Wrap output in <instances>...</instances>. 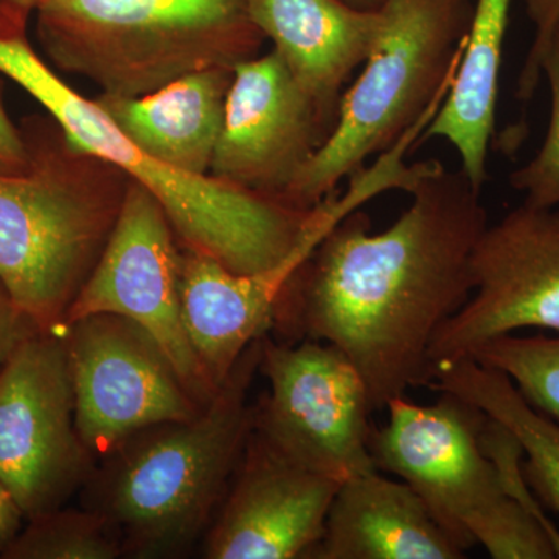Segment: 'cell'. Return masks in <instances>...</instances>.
<instances>
[{"label": "cell", "mask_w": 559, "mask_h": 559, "mask_svg": "<svg viewBox=\"0 0 559 559\" xmlns=\"http://www.w3.org/2000/svg\"><path fill=\"white\" fill-rule=\"evenodd\" d=\"M261 337L198 417L135 433L92 474L90 509L110 522L124 557L179 558L204 538L252 436Z\"/></svg>", "instance_id": "obj_2"}, {"label": "cell", "mask_w": 559, "mask_h": 559, "mask_svg": "<svg viewBox=\"0 0 559 559\" xmlns=\"http://www.w3.org/2000/svg\"><path fill=\"white\" fill-rule=\"evenodd\" d=\"M521 330L559 333V209L522 204L481 231L473 293L430 345V371Z\"/></svg>", "instance_id": "obj_12"}, {"label": "cell", "mask_w": 559, "mask_h": 559, "mask_svg": "<svg viewBox=\"0 0 559 559\" xmlns=\"http://www.w3.org/2000/svg\"><path fill=\"white\" fill-rule=\"evenodd\" d=\"M308 558L459 559L465 551L406 481L377 469L342 481L323 538Z\"/></svg>", "instance_id": "obj_17"}, {"label": "cell", "mask_w": 559, "mask_h": 559, "mask_svg": "<svg viewBox=\"0 0 559 559\" xmlns=\"http://www.w3.org/2000/svg\"><path fill=\"white\" fill-rule=\"evenodd\" d=\"M40 331L0 280V370L33 334Z\"/></svg>", "instance_id": "obj_25"}, {"label": "cell", "mask_w": 559, "mask_h": 559, "mask_svg": "<svg viewBox=\"0 0 559 559\" xmlns=\"http://www.w3.org/2000/svg\"><path fill=\"white\" fill-rule=\"evenodd\" d=\"M530 21L535 25V38L518 80V98L528 103L543 79V61L549 49L551 36L559 24V0H522Z\"/></svg>", "instance_id": "obj_24"}, {"label": "cell", "mask_w": 559, "mask_h": 559, "mask_svg": "<svg viewBox=\"0 0 559 559\" xmlns=\"http://www.w3.org/2000/svg\"><path fill=\"white\" fill-rule=\"evenodd\" d=\"M180 264L182 245L167 213L131 180L112 234L73 300L66 325L91 314L132 320L159 344L191 396L205 407L219 389L205 377L187 336Z\"/></svg>", "instance_id": "obj_11"}, {"label": "cell", "mask_w": 559, "mask_h": 559, "mask_svg": "<svg viewBox=\"0 0 559 559\" xmlns=\"http://www.w3.org/2000/svg\"><path fill=\"white\" fill-rule=\"evenodd\" d=\"M559 25V24H558Z\"/></svg>", "instance_id": "obj_30"}, {"label": "cell", "mask_w": 559, "mask_h": 559, "mask_svg": "<svg viewBox=\"0 0 559 559\" xmlns=\"http://www.w3.org/2000/svg\"><path fill=\"white\" fill-rule=\"evenodd\" d=\"M342 481L289 462L252 432L215 520L209 559L308 558Z\"/></svg>", "instance_id": "obj_15"}, {"label": "cell", "mask_w": 559, "mask_h": 559, "mask_svg": "<svg viewBox=\"0 0 559 559\" xmlns=\"http://www.w3.org/2000/svg\"><path fill=\"white\" fill-rule=\"evenodd\" d=\"M24 134L31 168L0 176V280L40 331H64L131 179L72 145L55 120Z\"/></svg>", "instance_id": "obj_4"}, {"label": "cell", "mask_w": 559, "mask_h": 559, "mask_svg": "<svg viewBox=\"0 0 559 559\" xmlns=\"http://www.w3.org/2000/svg\"><path fill=\"white\" fill-rule=\"evenodd\" d=\"M474 0H388L362 72L342 94L336 127L283 201L312 209L392 148L454 83Z\"/></svg>", "instance_id": "obj_6"}, {"label": "cell", "mask_w": 559, "mask_h": 559, "mask_svg": "<svg viewBox=\"0 0 559 559\" xmlns=\"http://www.w3.org/2000/svg\"><path fill=\"white\" fill-rule=\"evenodd\" d=\"M385 411L371 437L374 465L406 481L455 546L495 559L559 558V530L510 495L485 451L479 409L440 392L432 404L396 396Z\"/></svg>", "instance_id": "obj_7"}, {"label": "cell", "mask_w": 559, "mask_h": 559, "mask_svg": "<svg viewBox=\"0 0 559 559\" xmlns=\"http://www.w3.org/2000/svg\"><path fill=\"white\" fill-rule=\"evenodd\" d=\"M349 7L364 11H378L385 5L388 0H344Z\"/></svg>", "instance_id": "obj_29"}, {"label": "cell", "mask_w": 559, "mask_h": 559, "mask_svg": "<svg viewBox=\"0 0 559 559\" xmlns=\"http://www.w3.org/2000/svg\"><path fill=\"white\" fill-rule=\"evenodd\" d=\"M231 79L234 69L200 70L151 94H100L95 100L143 153L180 171L207 176Z\"/></svg>", "instance_id": "obj_18"}, {"label": "cell", "mask_w": 559, "mask_h": 559, "mask_svg": "<svg viewBox=\"0 0 559 559\" xmlns=\"http://www.w3.org/2000/svg\"><path fill=\"white\" fill-rule=\"evenodd\" d=\"M428 388L457 396L509 430L530 489L559 514L558 421L535 409L506 374L473 359L440 364Z\"/></svg>", "instance_id": "obj_20"}, {"label": "cell", "mask_w": 559, "mask_h": 559, "mask_svg": "<svg viewBox=\"0 0 559 559\" xmlns=\"http://www.w3.org/2000/svg\"><path fill=\"white\" fill-rule=\"evenodd\" d=\"M25 516L5 485L0 480V554L24 527Z\"/></svg>", "instance_id": "obj_27"}, {"label": "cell", "mask_w": 559, "mask_h": 559, "mask_svg": "<svg viewBox=\"0 0 559 559\" xmlns=\"http://www.w3.org/2000/svg\"><path fill=\"white\" fill-rule=\"evenodd\" d=\"M124 557L119 535L100 511H47L24 524L2 559H116Z\"/></svg>", "instance_id": "obj_21"}, {"label": "cell", "mask_w": 559, "mask_h": 559, "mask_svg": "<svg viewBox=\"0 0 559 559\" xmlns=\"http://www.w3.org/2000/svg\"><path fill=\"white\" fill-rule=\"evenodd\" d=\"M94 463L76 429L64 331H38L0 370V480L28 521L64 507Z\"/></svg>", "instance_id": "obj_9"}, {"label": "cell", "mask_w": 559, "mask_h": 559, "mask_svg": "<svg viewBox=\"0 0 559 559\" xmlns=\"http://www.w3.org/2000/svg\"><path fill=\"white\" fill-rule=\"evenodd\" d=\"M468 359L506 374L535 409L559 423V336L503 334Z\"/></svg>", "instance_id": "obj_22"}, {"label": "cell", "mask_w": 559, "mask_h": 559, "mask_svg": "<svg viewBox=\"0 0 559 559\" xmlns=\"http://www.w3.org/2000/svg\"><path fill=\"white\" fill-rule=\"evenodd\" d=\"M377 197L364 176L349 179L345 193L329 194L307 237L277 266L237 274L204 253L182 248L180 300L183 325L194 355L213 388L229 378L246 349L274 325L275 310L289 280L348 213Z\"/></svg>", "instance_id": "obj_14"}, {"label": "cell", "mask_w": 559, "mask_h": 559, "mask_svg": "<svg viewBox=\"0 0 559 559\" xmlns=\"http://www.w3.org/2000/svg\"><path fill=\"white\" fill-rule=\"evenodd\" d=\"M543 75L549 80L551 110L549 130L536 156L510 175L514 190L525 194V204L533 207L559 205V25L551 36L543 61Z\"/></svg>", "instance_id": "obj_23"}, {"label": "cell", "mask_w": 559, "mask_h": 559, "mask_svg": "<svg viewBox=\"0 0 559 559\" xmlns=\"http://www.w3.org/2000/svg\"><path fill=\"white\" fill-rule=\"evenodd\" d=\"M392 226L360 210L320 241L282 294L274 325L341 349L374 411L432 380L433 337L473 293V255L488 213L481 191L440 160ZM272 325V326H274Z\"/></svg>", "instance_id": "obj_1"}, {"label": "cell", "mask_w": 559, "mask_h": 559, "mask_svg": "<svg viewBox=\"0 0 559 559\" xmlns=\"http://www.w3.org/2000/svg\"><path fill=\"white\" fill-rule=\"evenodd\" d=\"M259 371L270 389L253 404L252 432L272 451L341 481L378 469L369 389L341 349L311 340L275 342L266 333Z\"/></svg>", "instance_id": "obj_8"}, {"label": "cell", "mask_w": 559, "mask_h": 559, "mask_svg": "<svg viewBox=\"0 0 559 559\" xmlns=\"http://www.w3.org/2000/svg\"><path fill=\"white\" fill-rule=\"evenodd\" d=\"M0 73L28 92L80 150L110 162L167 213L182 248L237 274L282 263L314 226L319 204L299 209L213 176L180 171L139 150L97 100L83 97L32 49L24 32L0 33Z\"/></svg>", "instance_id": "obj_3"}, {"label": "cell", "mask_w": 559, "mask_h": 559, "mask_svg": "<svg viewBox=\"0 0 559 559\" xmlns=\"http://www.w3.org/2000/svg\"><path fill=\"white\" fill-rule=\"evenodd\" d=\"M33 13L58 69L119 97L151 94L200 70L234 69L266 40L248 0H40Z\"/></svg>", "instance_id": "obj_5"}, {"label": "cell", "mask_w": 559, "mask_h": 559, "mask_svg": "<svg viewBox=\"0 0 559 559\" xmlns=\"http://www.w3.org/2000/svg\"><path fill=\"white\" fill-rule=\"evenodd\" d=\"M511 0H474L473 17L454 83L423 140L439 138L457 151L462 170L477 191L488 179V148L496 128L503 40Z\"/></svg>", "instance_id": "obj_19"}, {"label": "cell", "mask_w": 559, "mask_h": 559, "mask_svg": "<svg viewBox=\"0 0 559 559\" xmlns=\"http://www.w3.org/2000/svg\"><path fill=\"white\" fill-rule=\"evenodd\" d=\"M253 24L297 83L322 108L340 114L342 90L364 64L381 27V11L344 0H248Z\"/></svg>", "instance_id": "obj_16"}, {"label": "cell", "mask_w": 559, "mask_h": 559, "mask_svg": "<svg viewBox=\"0 0 559 559\" xmlns=\"http://www.w3.org/2000/svg\"><path fill=\"white\" fill-rule=\"evenodd\" d=\"M31 162L27 138L11 121L0 98V176L22 175L31 168Z\"/></svg>", "instance_id": "obj_26"}, {"label": "cell", "mask_w": 559, "mask_h": 559, "mask_svg": "<svg viewBox=\"0 0 559 559\" xmlns=\"http://www.w3.org/2000/svg\"><path fill=\"white\" fill-rule=\"evenodd\" d=\"M40 0H0V9L14 11L31 17Z\"/></svg>", "instance_id": "obj_28"}, {"label": "cell", "mask_w": 559, "mask_h": 559, "mask_svg": "<svg viewBox=\"0 0 559 559\" xmlns=\"http://www.w3.org/2000/svg\"><path fill=\"white\" fill-rule=\"evenodd\" d=\"M76 429L92 457L106 459L135 433L187 421L201 406L156 341L116 314H91L64 329Z\"/></svg>", "instance_id": "obj_10"}, {"label": "cell", "mask_w": 559, "mask_h": 559, "mask_svg": "<svg viewBox=\"0 0 559 559\" xmlns=\"http://www.w3.org/2000/svg\"><path fill=\"white\" fill-rule=\"evenodd\" d=\"M336 121L337 112L297 83L277 50L257 55L234 68L210 176L283 201Z\"/></svg>", "instance_id": "obj_13"}]
</instances>
